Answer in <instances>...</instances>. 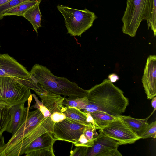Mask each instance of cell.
<instances>
[{
	"label": "cell",
	"instance_id": "1",
	"mask_svg": "<svg viewBox=\"0 0 156 156\" xmlns=\"http://www.w3.org/2000/svg\"><path fill=\"white\" fill-rule=\"evenodd\" d=\"M54 123L50 117L45 118L38 109L29 111L25 121L5 144V156L24 154L35 139L46 132H52Z\"/></svg>",
	"mask_w": 156,
	"mask_h": 156
},
{
	"label": "cell",
	"instance_id": "2",
	"mask_svg": "<svg viewBox=\"0 0 156 156\" xmlns=\"http://www.w3.org/2000/svg\"><path fill=\"white\" fill-rule=\"evenodd\" d=\"M123 92L109 80L87 90L86 96L90 103L85 107V112L99 111L118 117L125 112L129 104L128 98Z\"/></svg>",
	"mask_w": 156,
	"mask_h": 156
},
{
	"label": "cell",
	"instance_id": "3",
	"mask_svg": "<svg viewBox=\"0 0 156 156\" xmlns=\"http://www.w3.org/2000/svg\"><path fill=\"white\" fill-rule=\"evenodd\" d=\"M30 73L29 78L33 81L39 83L44 89L56 94L79 97L87 95V90L81 88L66 77L55 76L50 69L42 65L34 64Z\"/></svg>",
	"mask_w": 156,
	"mask_h": 156
},
{
	"label": "cell",
	"instance_id": "4",
	"mask_svg": "<svg viewBox=\"0 0 156 156\" xmlns=\"http://www.w3.org/2000/svg\"><path fill=\"white\" fill-rule=\"evenodd\" d=\"M153 0H127L122 20L123 32L131 37L135 36L141 22H148Z\"/></svg>",
	"mask_w": 156,
	"mask_h": 156
},
{
	"label": "cell",
	"instance_id": "5",
	"mask_svg": "<svg viewBox=\"0 0 156 156\" xmlns=\"http://www.w3.org/2000/svg\"><path fill=\"white\" fill-rule=\"evenodd\" d=\"M57 8L63 15L67 33L71 36L80 37L92 26L97 18L86 8L78 10L61 5H57Z\"/></svg>",
	"mask_w": 156,
	"mask_h": 156
},
{
	"label": "cell",
	"instance_id": "6",
	"mask_svg": "<svg viewBox=\"0 0 156 156\" xmlns=\"http://www.w3.org/2000/svg\"><path fill=\"white\" fill-rule=\"evenodd\" d=\"M30 89L13 77L0 76V100L9 107L25 103L31 95Z\"/></svg>",
	"mask_w": 156,
	"mask_h": 156
},
{
	"label": "cell",
	"instance_id": "7",
	"mask_svg": "<svg viewBox=\"0 0 156 156\" xmlns=\"http://www.w3.org/2000/svg\"><path fill=\"white\" fill-rule=\"evenodd\" d=\"M85 126L66 117L63 120L54 123L52 133L55 141L73 143L83 133Z\"/></svg>",
	"mask_w": 156,
	"mask_h": 156
},
{
	"label": "cell",
	"instance_id": "8",
	"mask_svg": "<svg viewBox=\"0 0 156 156\" xmlns=\"http://www.w3.org/2000/svg\"><path fill=\"white\" fill-rule=\"evenodd\" d=\"M100 131L119 142L120 145L133 143L140 139L139 136L118 118Z\"/></svg>",
	"mask_w": 156,
	"mask_h": 156
},
{
	"label": "cell",
	"instance_id": "9",
	"mask_svg": "<svg viewBox=\"0 0 156 156\" xmlns=\"http://www.w3.org/2000/svg\"><path fill=\"white\" fill-rule=\"evenodd\" d=\"M100 131L92 146L88 147L86 156H122L118 149L119 142Z\"/></svg>",
	"mask_w": 156,
	"mask_h": 156
},
{
	"label": "cell",
	"instance_id": "10",
	"mask_svg": "<svg viewBox=\"0 0 156 156\" xmlns=\"http://www.w3.org/2000/svg\"><path fill=\"white\" fill-rule=\"evenodd\" d=\"M55 141L51 132L41 135L30 144L25 153L26 156H55L53 145Z\"/></svg>",
	"mask_w": 156,
	"mask_h": 156
},
{
	"label": "cell",
	"instance_id": "11",
	"mask_svg": "<svg viewBox=\"0 0 156 156\" xmlns=\"http://www.w3.org/2000/svg\"><path fill=\"white\" fill-rule=\"evenodd\" d=\"M30 72L8 54H0V76H9L15 79H25Z\"/></svg>",
	"mask_w": 156,
	"mask_h": 156
},
{
	"label": "cell",
	"instance_id": "12",
	"mask_svg": "<svg viewBox=\"0 0 156 156\" xmlns=\"http://www.w3.org/2000/svg\"><path fill=\"white\" fill-rule=\"evenodd\" d=\"M142 82L148 99L156 95V56L150 55L148 57L144 69Z\"/></svg>",
	"mask_w": 156,
	"mask_h": 156
},
{
	"label": "cell",
	"instance_id": "13",
	"mask_svg": "<svg viewBox=\"0 0 156 156\" xmlns=\"http://www.w3.org/2000/svg\"><path fill=\"white\" fill-rule=\"evenodd\" d=\"M31 95L28 100V106L25 107L24 103L13 105L9 108L10 120L6 131L14 134L26 120L32 99Z\"/></svg>",
	"mask_w": 156,
	"mask_h": 156
},
{
	"label": "cell",
	"instance_id": "14",
	"mask_svg": "<svg viewBox=\"0 0 156 156\" xmlns=\"http://www.w3.org/2000/svg\"><path fill=\"white\" fill-rule=\"evenodd\" d=\"M36 93L40 97L43 104L51 115L55 112L62 113L64 107L62 103L65 98L45 89L43 92Z\"/></svg>",
	"mask_w": 156,
	"mask_h": 156
},
{
	"label": "cell",
	"instance_id": "15",
	"mask_svg": "<svg viewBox=\"0 0 156 156\" xmlns=\"http://www.w3.org/2000/svg\"><path fill=\"white\" fill-rule=\"evenodd\" d=\"M150 116L143 119L133 118L130 116L121 115L118 118L132 130L140 136L149 124L148 120Z\"/></svg>",
	"mask_w": 156,
	"mask_h": 156
},
{
	"label": "cell",
	"instance_id": "16",
	"mask_svg": "<svg viewBox=\"0 0 156 156\" xmlns=\"http://www.w3.org/2000/svg\"><path fill=\"white\" fill-rule=\"evenodd\" d=\"M62 112L66 117L74 122L85 126L93 127L87 122L86 113L76 107L64 106Z\"/></svg>",
	"mask_w": 156,
	"mask_h": 156
},
{
	"label": "cell",
	"instance_id": "17",
	"mask_svg": "<svg viewBox=\"0 0 156 156\" xmlns=\"http://www.w3.org/2000/svg\"><path fill=\"white\" fill-rule=\"evenodd\" d=\"M40 2L38 3L30 8L23 16L31 23L37 33H38L37 29L41 27V14L39 7Z\"/></svg>",
	"mask_w": 156,
	"mask_h": 156
},
{
	"label": "cell",
	"instance_id": "18",
	"mask_svg": "<svg viewBox=\"0 0 156 156\" xmlns=\"http://www.w3.org/2000/svg\"><path fill=\"white\" fill-rule=\"evenodd\" d=\"M41 0H30L23 2L16 6L6 11L3 16H23L25 12L31 7L41 2Z\"/></svg>",
	"mask_w": 156,
	"mask_h": 156
},
{
	"label": "cell",
	"instance_id": "19",
	"mask_svg": "<svg viewBox=\"0 0 156 156\" xmlns=\"http://www.w3.org/2000/svg\"><path fill=\"white\" fill-rule=\"evenodd\" d=\"M90 113L93 119L96 129H101L118 118L99 111Z\"/></svg>",
	"mask_w": 156,
	"mask_h": 156
},
{
	"label": "cell",
	"instance_id": "20",
	"mask_svg": "<svg viewBox=\"0 0 156 156\" xmlns=\"http://www.w3.org/2000/svg\"><path fill=\"white\" fill-rule=\"evenodd\" d=\"M90 103L87 97H69L65 98L63 105L64 106H71L76 107L80 110H83L85 107Z\"/></svg>",
	"mask_w": 156,
	"mask_h": 156
},
{
	"label": "cell",
	"instance_id": "21",
	"mask_svg": "<svg viewBox=\"0 0 156 156\" xmlns=\"http://www.w3.org/2000/svg\"><path fill=\"white\" fill-rule=\"evenodd\" d=\"M9 108L7 105L3 109L0 108V136L6 131L10 120Z\"/></svg>",
	"mask_w": 156,
	"mask_h": 156
},
{
	"label": "cell",
	"instance_id": "22",
	"mask_svg": "<svg viewBox=\"0 0 156 156\" xmlns=\"http://www.w3.org/2000/svg\"><path fill=\"white\" fill-rule=\"evenodd\" d=\"M140 139L156 137V121L149 124L140 136Z\"/></svg>",
	"mask_w": 156,
	"mask_h": 156
},
{
	"label": "cell",
	"instance_id": "23",
	"mask_svg": "<svg viewBox=\"0 0 156 156\" xmlns=\"http://www.w3.org/2000/svg\"><path fill=\"white\" fill-rule=\"evenodd\" d=\"M32 97L34 98L36 103L34 105L30 107V109H38L41 112L45 118L50 117L51 114L49 111L44 105L42 101H40L34 94H31Z\"/></svg>",
	"mask_w": 156,
	"mask_h": 156
},
{
	"label": "cell",
	"instance_id": "24",
	"mask_svg": "<svg viewBox=\"0 0 156 156\" xmlns=\"http://www.w3.org/2000/svg\"><path fill=\"white\" fill-rule=\"evenodd\" d=\"M30 0H11L0 5V20L4 17L3 14L6 11L25 1Z\"/></svg>",
	"mask_w": 156,
	"mask_h": 156
},
{
	"label": "cell",
	"instance_id": "25",
	"mask_svg": "<svg viewBox=\"0 0 156 156\" xmlns=\"http://www.w3.org/2000/svg\"><path fill=\"white\" fill-rule=\"evenodd\" d=\"M147 23L148 28L151 27L155 37L156 35V0H153L152 10Z\"/></svg>",
	"mask_w": 156,
	"mask_h": 156
},
{
	"label": "cell",
	"instance_id": "26",
	"mask_svg": "<svg viewBox=\"0 0 156 156\" xmlns=\"http://www.w3.org/2000/svg\"><path fill=\"white\" fill-rule=\"evenodd\" d=\"M94 141V140L92 141L88 140L84 135L82 134L78 139L73 144L76 147L84 146L90 147L92 146Z\"/></svg>",
	"mask_w": 156,
	"mask_h": 156
},
{
	"label": "cell",
	"instance_id": "27",
	"mask_svg": "<svg viewBox=\"0 0 156 156\" xmlns=\"http://www.w3.org/2000/svg\"><path fill=\"white\" fill-rule=\"evenodd\" d=\"M93 127L91 126H85L83 133L87 139L90 141L94 140V135L98 134Z\"/></svg>",
	"mask_w": 156,
	"mask_h": 156
},
{
	"label": "cell",
	"instance_id": "28",
	"mask_svg": "<svg viewBox=\"0 0 156 156\" xmlns=\"http://www.w3.org/2000/svg\"><path fill=\"white\" fill-rule=\"evenodd\" d=\"M89 147L84 146L76 147L71 151L70 156H86Z\"/></svg>",
	"mask_w": 156,
	"mask_h": 156
},
{
	"label": "cell",
	"instance_id": "29",
	"mask_svg": "<svg viewBox=\"0 0 156 156\" xmlns=\"http://www.w3.org/2000/svg\"><path fill=\"white\" fill-rule=\"evenodd\" d=\"M66 118L65 115L63 113L55 112L51 115L50 118L55 123L61 122Z\"/></svg>",
	"mask_w": 156,
	"mask_h": 156
},
{
	"label": "cell",
	"instance_id": "30",
	"mask_svg": "<svg viewBox=\"0 0 156 156\" xmlns=\"http://www.w3.org/2000/svg\"><path fill=\"white\" fill-rule=\"evenodd\" d=\"M5 144L3 136H0V156H5Z\"/></svg>",
	"mask_w": 156,
	"mask_h": 156
},
{
	"label": "cell",
	"instance_id": "31",
	"mask_svg": "<svg viewBox=\"0 0 156 156\" xmlns=\"http://www.w3.org/2000/svg\"><path fill=\"white\" fill-rule=\"evenodd\" d=\"M87 115V120L88 122L92 124L94 128L96 130V127L93 119L90 112H85Z\"/></svg>",
	"mask_w": 156,
	"mask_h": 156
},
{
	"label": "cell",
	"instance_id": "32",
	"mask_svg": "<svg viewBox=\"0 0 156 156\" xmlns=\"http://www.w3.org/2000/svg\"><path fill=\"white\" fill-rule=\"evenodd\" d=\"M108 78L111 82L113 83L116 82L119 79V77L117 74L112 73L109 75Z\"/></svg>",
	"mask_w": 156,
	"mask_h": 156
},
{
	"label": "cell",
	"instance_id": "33",
	"mask_svg": "<svg viewBox=\"0 0 156 156\" xmlns=\"http://www.w3.org/2000/svg\"><path fill=\"white\" fill-rule=\"evenodd\" d=\"M151 102V105L152 107L154 108V110L152 112L150 115L151 116L154 112L156 109V96L153 98L152 99Z\"/></svg>",
	"mask_w": 156,
	"mask_h": 156
},
{
	"label": "cell",
	"instance_id": "34",
	"mask_svg": "<svg viewBox=\"0 0 156 156\" xmlns=\"http://www.w3.org/2000/svg\"><path fill=\"white\" fill-rule=\"evenodd\" d=\"M7 105L6 103L0 100V108L3 109Z\"/></svg>",
	"mask_w": 156,
	"mask_h": 156
},
{
	"label": "cell",
	"instance_id": "35",
	"mask_svg": "<svg viewBox=\"0 0 156 156\" xmlns=\"http://www.w3.org/2000/svg\"><path fill=\"white\" fill-rule=\"evenodd\" d=\"M11 0H0V5H3Z\"/></svg>",
	"mask_w": 156,
	"mask_h": 156
},
{
	"label": "cell",
	"instance_id": "36",
	"mask_svg": "<svg viewBox=\"0 0 156 156\" xmlns=\"http://www.w3.org/2000/svg\"></svg>",
	"mask_w": 156,
	"mask_h": 156
}]
</instances>
